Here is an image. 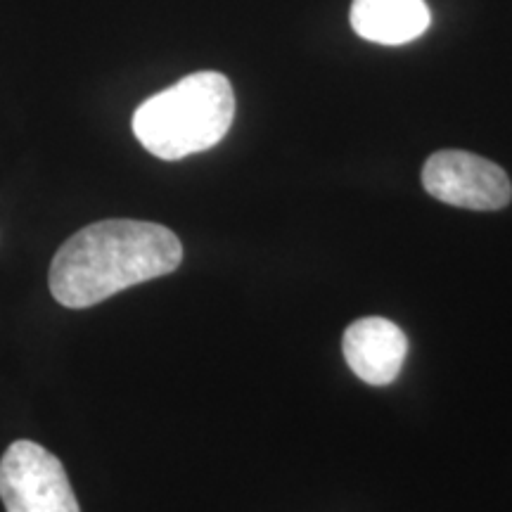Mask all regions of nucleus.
I'll use <instances>...</instances> for the list:
<instances>
[{"label":"nucleus","instance_id":"f257e3e1","mask_svg":"<svg viewBox=\"0 0 512 512\" xmlns=\"http://www.w3.org/2000/svg\"><path fill=\"white\" fill-rule=\"evenodd\" d=\"M181 261L183 245L174 230L150 221H98L57 249L50 292L67 309H88L126 287L174 273Z\"/></svg>","mask_w":512,"mask_h":512},{"label":"nucleus","instance_id":"39448f33","mask_svg":"<svg viewBox=\"0 0 512 512\" xmlns=\"http://www.w3.org/2000/svg\"><path fill=\"white\" fill-rule=\"evenodd\" d=\"M342 351L356 377L373 387H384L399 377L408 354V339L392 320L368 316L349 325Z\"/></svg>","mask_w":512,"mask_h":512},{"label":"nucleus","instance_id":"f03ea898","mask_svg":"<svg viewBox=\"0 0 512 512\" xmlns=\"http://www.w3.org/2000/svg\"><path fill=\"white\" fill-rule=\"evenodd\" d=\"M235 95L228 76L195 72L150 95L133 114V133L150 155L178 162L219 145L233 126Z\"/></svg>","mask_w":512,"mask_h":512},{"label":"nucleus","instance_id":"423d86ee","mask_svg":"<svg viewBox=\"0 0 512 512\" xmlns=\"http://www.w3.org/2000/svg\"><path fill=\"white\" fill-rule=\"evenodd\" d=\"M432 15L425 0H354L351 27L361 38L380 46H403L422 36Z\"/></svg>","mask_w":512,"mask_h":512},{"label":"nucleus","instance_id":"20e7f679","mask_svg":"<svg viewBox=\"0 0 512 512\" xmlns=\"http://www.w3.org/2000/svg\"><path fill=\"white\" fill-rule=\"evenodd\" d=\"M422 185L434 200L472 211H496L512 200L501 166L463 150H441L422 166Z\"/></svg>","mask_w":512,"mask_h":512},{"label":"nucleus","instance_id":"7ed1b4c3","mask_svg":"<svg viewBox=\"0 0 512 512\" xmlns=\"http://www.w3.org/2000/svg\"><path fill=\"white\" fill-rule=\"evenodd\" d=\"M5 512H81L62 460L29 439H17L0 458Z\"/></svg>","mask_w":512,"mask_h":512}]
</instances>
